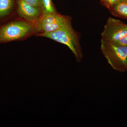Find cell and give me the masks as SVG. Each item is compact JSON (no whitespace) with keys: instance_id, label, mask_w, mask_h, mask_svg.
Here are the masks:
<instances>
[{"instance_id":"6da1fadb","label":"cell","mask_w":127,"mask_h":127,"mask_svg":"<svg viewBox=\"0 0 127 127\" xmlns=\"http://www.w3.org/2000/svg\"><path fill=\"white\" fill-rule=\"evenodd\" d=\"M37 35L47 37L66 45L71 51L78 61H80L82 58L79 35L72 28L70 20L55 31L42 32Z\"/></svg>"},{"instance_id":"7a4b0ae2","label":"cell","mask_w":127,"mask_h":127,"mask_svg":"<svg viewBox=\"0 0 127 127\" xmlns=\"http://www.w3.org/2000/svg\"><path fill=\"white\" fill-rule=\"evenodd\" d=\"M101 50L113 69L120 72L127 71V46L101 41Z\"/></svg>"},{"instance_id":"3957f363","label":"cell","mask_w":127,"mask_h":127,"mask_svg":"<svg viewBox=\"0 0 127 127\" xmlns=\"http://www.w3.org/2000/svg\"><path fill=\"white\" fill-rule=\"evenodd\" d=\"M36 28L27 22H12L0 28V43L19 40L36 32Z\"/></svg>"},{"instance_id":"277c9868","label":"cell","mask_w":127,"mask_h":127,"mask_svg":"<svg viewBox=\"0 0 127 127\" xmlns=\"http://www.w3.org/2000/svg\"><path fill=\"white\" fill-rule=\"evenodd\" d=\"M127 34V24L109 17L101 34V41L116 43Z\"/></svg>"},{"instance_id":"5b68a950","label":"cell","mask_w":127,"mask_h":127,"mask_svg":"<svg viewBox=\"0 0 127 127\" xmlns=\"http://www.w3.org/2000/svg\"><path fill=\"white\" fill-rule=\"evenodd\" d=\"M70 20L66 16L56 13L43 14L40 19V26L42 32H51L61 28Z\"/></svg>"},{"instance_id":"8992f818","label":"cell","mask_w":127,"mask_h":127,"mask_svg":"<svg viewBox=\"0 0 127 127\" xmlns=\"http://www.w3.org/2000/svg\"><path fill=\"white\" fill-rule=\"evenodd\" d=\"M17 12L20 16L28 21L39 20L42 15L41 8L28 4L23 0H18Z\"/></svg>"},{"instance_id":"52a82bcc","label":"cell","mask_w":127,"mask_h":127,"mask_svg":"<svg viewBox=\"0 0 127 127\" xmlns=\"http://www.w3.org/2000/svg\"><path fill=\"white\" fill-rule=\"evenodd\" d=\"M109 10L113 15L127 19V0H120Z\"/></svg>"},{"instance_id":"ba28073f","label":"cell","mask_w":127,"mask_h":127,"mask_svg":"<svg viewBox=\"0 0 127 127\" xmlns=\"http://www.w3.org/2000/svg\"><path fill=\"white\" fill-rule=\"evenodd\" d=\"M14 4V0H0V18L10 13Z\"/></svg>"},{"instance_id":"9c48e42d","label":"cell","mask_w":127,"mask_h":127,"mask_svg":"<svg viewBox=\"0 0 127 127\" xmlns=\"http://www.w3.org/2000/svg\"><path fill=\"white\" fill-rule=\"evenodd\" d=\"M41 3L42 15L56 12L52 0H41Z\"/></svg>"},{"instance_id":"30bf717a","label":"cell","mask_w":127,"mask_h":127,"mask_svg":"<svg viewBox=\"0 0 127 127\" xmlns=\"http://www.w3.org/2000/svg\"><path fill=\"white\" fill-rule=\"evenodd\" d=\"M120 0H100L101 4L109 10Z\"/></svg>"},{"instance_id":"8fae6325","label":"cell","mask_w":127,"mask_h":127,"mask_svg":"<svg viewBox=\"0 0 127 127\" xmlns=\"http://www.w3.org/2000/svg\"><path fill=\"white\" fill-rule=\"evenodd\" d=\"M23 0L28 4L35 7L41 8V0Z\"/></svg>"},{"instance_id":"7c38bea8","label":"cell","mask_w":127,"mask_h":127,"mask_svg":"<svg viewBox=\"0 0 127 127\" xmlns=\"http://www.w3.org/2000/svg\"><path fill=\"white\" fill-rule=\"evenodd\" d=\"M120 45L127 46V34L125 36L118 41L116 43H114Z\"/></svg>"}]
</instances>
